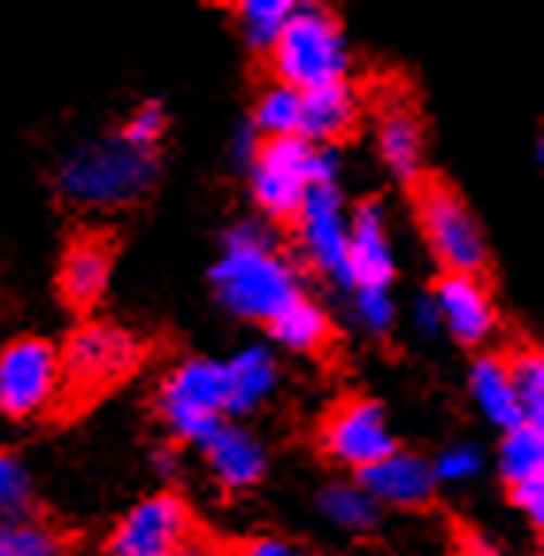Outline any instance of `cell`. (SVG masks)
Here are the masks:
<instances>
[{"instance_id":"6da1fadb","label":"cell","mask_w":544,"mask_h":556,"mask_svg":"<svg viewBox=\"0 0 544 556\" xmlns=\"http://www.w3.org/2000/svg\"><path fill=\"white\" fill-rule=\"evenodd\" d=\"M212 288L223 307L245 323H273L303 295L300 269L257 223L227 230L219 262L212 265Z\"/></svg>"},{"instance_id":"7a4b0ae2","label":"cell","mask_w":544,"mask_h":556,"mask_svg":"<svg viewBox=\"0 0 544 556\" xmlns=\"http://www.w3.org/2000/svg\"><path fill=\"white\" fill-rule=\"evenodd\" d=\"M157 180V157L115 139H97L69 150V157L58 169V192L74 207L107 212V207L135 204L147 197Z\"/></svg>"},{"instance_id":"3957f363","label":"cell","mask_w":544,"mask_h":556,"mask_svg":"<svg viewBox=\"0 0 544 556\" xmlns=\"http://www.w3.org/2000/svg\"><path fill=\"white\" fill-rule=\"evenodd\" d=\"M268 58H273L277 85H288L295 92L345 85V74L353 66V50L342 31V20L326 9H292Z\"/></svg>"},{"instance_id":"277c9868","label":"cell","mask_w":544,"mask_h":556,"mask_svg":"<svg viewBox=\"0 0 544 556\" xmlns=\"http://www.w3.org/2000/svg\"><path fill=\"white\" fill-rule=\"evenodd\" d=\"M315 185H338V154L307 139H261L250 157L253 200L273 219H295Z\"/></svg>"},{"instance_id":"5b68a950","label":"cell","mask_w":544,"mask_h":556,"mask_svg":"<svg viewBox=\"0 0 544 556\" xmlns=\"http://www.w3.org/2000/svg\"><path fill=\"white\" fill-rule=\"evenodd\" d=\"M418 227L430 254L448 277H480L488 269V238L464 197L445 180H426L418 189Z\"/></svg>"},{"instance_id":"8992f818","label":"cell","mask_w":544,"mask_h":556,"mask_svg":"<svg viewBox=\"0 0 544 556\" xmlns=\"http://www.w3.org/2000/svg\"><path fill=\"white\" fill-rule=\"evenodd\" d=\"M157 418L165 422L177 442L200 445L212 434L215 426H223V377L219 361L212 357H185L162 377L154 392Z\"/></svg>"},{"instance_id":"52a82bcc","label":"cell","mask_w":544,"mask_h":556,"mask_svg":"<svg viewBox=\"0 0 544 556\" xmlns=\"http://www.w3.org/2000/svg\"><path fill=\"white\" fill-rule=\"evenodd\" d=\"M58 357H62V395L85 400L127 377L139 365L142 345L115 323H85L69 334L65 350H58Z\"/></svg>"},{"instance_id":"ba28073f","label":"cell","mask_w":544,"mask_h":556,"mask_svg":"<svg viewBox=\"0 0 544 556\" xmlns=\"http://www.w3.org/2000/svg\"><path fill=\"white\" fill-rule=\"evenodd\" d=\"M62 400V357L47 338H12L0 350V415L27 422Z\"/></svg>"},{"instance_id":"9c48e42d","label":"cell","mask_w":544,"mask_h":556,"mask_svg":"<svg viewBox=\"0 0 544 556\" xmlns=\"http://www.w3.org/2000/svg\"><path fill=\"white\" fill-rule=\"evenodd\" d=\"M318 442H322V453L333 465L350 468V472H365L376 460L398 450L395 430H391L383 407L376 400H365V395H350V400L333 403L322 418Z\"/></svg>"},{"instance_id":"30bf717a","label":"cell","mask_w":544,"mask_h":556,"mask_svg":"<svg viewBox=\"0 0 544 556\" xmlns=\"http://www.w3.org/2000/svg\"><path fill=\"white\" fill-rule=\"evenodd\" d=\"M192 545V510L173 491L139 500L107 533V556H180Z\"/></svg>"},{"instance_id":"8fae6325","label":"cell","mask_w":544,"mask_h":556,"mask_svg":"<svg viewBox=\"0 0 544 556\" xmlns=\"http://www.w3.org/2000/svg\"><path fill=\"white\" fill-rule=\"evenodd\" d=\"M300 250L318 273L345 285V242H350V212L338 185H315L295 212Z\"/></svg>"},{"instance_id":"7c38bea8","label":"cell","mask_w":544,"mask_h":556,"mask_svg":"<svg viewBox=\"0 0 544 556\" xmlns=\"http://www.w3.org/2000/svg\"><path fill=\"white\" fill-rule=\"evenodd\" d=\"M438 327H445L460 345H483L498 330V307L480 277H441L430 295Z\"/></svg>"},{"instance_id":"4fadbf2b","label":"cell","mask_w":544,"mask_h":556,"mask_svg":"<svg viewBox=\"0 0 544 556\" xmlns=\"http://www.w3.org/2000/svg\"><path fill=\"white\" fill-rule=\"evenodd\" d=\"M395 277V245H391L388 215L376 200L353 207L350 242H345V285L388 288Z\"/></svg>"},{"instance_id":"5bb4252c","label":"cell","mask_w":544,"mask_h":556,"mask_svg":"<svg viewBox=\"0 0 544 556\" xmlns=\"http://www.w3.org/2000/svg\"><path fill=\"white\" fill-rule=\"evenodd\" d=\"M203 460H207V472L230 495H242V491L257 488L268 472V450L253 430L238 422L215 426L212 434L200 442Z\"/></svg>"},{"instance_id":"9a60e30c","label":"cell","mask_w":544,"mask_h":556,"mask_svg":"<svg viewBox=\"0 0 544 556\" xmlns=\"http://www.w3.org/2000/svg\"><path fill=\"white\" fill-rule=\"evenodd\" d=\"M357 483L372 495L376 507H426L438 491V480H433V465L426 457L410 450H395L383 460H376L372 468L357 472Z\"/></svg>"},{"instance_id":"2e32d148","label":"cell","mask_w":544,"mask_h":556,"mask_svg":"<svg viewBox=\"0 0 544 556\" xmlns=\"http://www.w3.org/2000/svg\"><path fill=\"white\" fill-rule=\"evenodd\" d=\"M223 377V410L227 415H253L265 407L280 388V365L273 350L265 345H245L230 353V361H219Z\"/></svg>"},{"instance_id":"e0dca14e","label":"cell","mask_w":544,"mask_h":556,"mask_svg":"<svg viewBox=\"0 0 544 556\" xmlns=\"http://www.w3.org/2000/svg\"><path fill=\"white\" fill-rule=\"evenodd\" d=\"M107 280H112V245L97 235H85L69 242L58 265V288L69 307H92L104 295Z\"/></svg>"},{"instance_id":"ac0fdd59","label":"cell","mask_w":544,"mask_h":556,"mask_svg":"<svg viewBox=\"0 0 544 556\" xmlns=\"http://www.w3.org/2000/svg\"><path fill=\"white\" fill-rule=\"evenodd\" d=\"M468 392H471V403L480 407V415L488 418L491 426H498L503 434L526 422L518 407V392H514V380H510V365H506V357H498V353H483V357L471 361Z\"/></svg>"},{"instance_id":"d6986e66","label":"cell","mask_w":544,"mask_h":556,"mask_svg":"<svg viewBox=\"0 0 544 556\" xmlns=\"http://www.w3.org/2000/svg\"><path fill=\"white\" fill-rule=\"evenodd\" d=\"M376 147L380 157L398 180H422L426 165V131L422 119H418L410 108H388L380 115V127H376Z\"/></svg>"},{"instance_id":"ffe728a7","label":"cell","mask_w":544,"mask_h":556,"mask_svg":"<svg viewBox=\"0 0 544 556\" xmlns=\"http://www.w3.org/2000/svg\"><path fill=\"white\" fill-rule=\"evenodd\" d=\"M357 119V100L350 85H330V89L303 92V115H300V139L311 147H330L342 139Z\"/></svg>"},{"instance_id":"44dd1931","label":"cell","mask_w":544,"mask_h":556,"mask_svg":"<svg viewBox=\"0 0 544 556\" xmlns=\"http://www.w3.org/2000/svg\"><path fill=\"white\" fill-rule=\"evenodd\" d=\"M268 330H273V338H277L284 350H292V353H318L326 342H330V330L333 327H330V315H326L315 300L300 295V300L288 303L284 312L268 323Z\"/></svg>"},{"instance_id":"7402d4cb","label":"cell","mask_w":544,"mask_h":556,"mask_svg":"<svg viewBox=\"0 0 544 556\" xmlns=\"http://www.w3.org/2000/svg\"><path fill=\"white\" fill-rule=\"evenodd\" d=\"M498 472L510 483H526V480H541L544 476V430L536 426H514L503 434L498 445Z\"/></svg>"},{"instance_id":"603a6c76","label":"cell","mask_w":544,"mask_h":556,"mask_svg":"<svg viewBox=\"0 0 544 556\" xmlns=\"http://www.w3.org/2000/svg\"><path fill=\"white\" fill-rule=\"evenodd\" d=\"M300 115H303V92L288 89V85H268L253 104L250 131L261 139H292L300 135Z\"/></svg>"},{"instance_id":"cb8c5ba5","label":"cell","mask_w":544,"mask_h":556,"mask_svg":"<svg viewBox=\"0 0 544 556\" xmlns=\"http://www.w3.org/2000/svg\"><path fill=\"white\" fill-rule=\"evenodd\" d=\"M318 510H322L338 530H350V533L372 530L376 515H380V507L372 503V495H368L357 480L353 483L342 480V483L322 488V495H318Z\"/></svg>"},{"instance_id":"d4e9b609","label":"cell","mask_w":544,"mask_h":556,"mask_svg":"<svg viewBox=\"0 0 544 556\" xmlns=\"http://www.w3.org/2000/svg\"><path fill=\"white\" fill-rule=\"evenodd\" d=\"M506 365H510V380L514 392H518V407L526 426L544 430V357L536 350H521Z\"/></svg>"},{"instance_id":"484cf974","label":"cell","mask_w":544,"mask_h":556,"mask_svg":"<svg viewBox=\"0 0 544 556\" xmlns=\"http://www.w3.org/2000/svg\"><path fill=\"white\" fill-rule=\"evenodd\" d=\"M0 556H65V541L35 518H0Z\"/></svg>"},{"instance_id":"4316f807","label":"cell","mask_w":544,"mask_h":556,"mask_svg":"<svg viewBox=\"0 0 544 556\" xmlns=\"http://www.w3.org/2000/svg\"><path fill=\"white\" fill-rule=\"evenodd\" d=\"M292 9L295 4H288V0H245V4H238V31L253 50H273Z\"/></svg>"},{"instance_id":"83f0119b","label":"cell","mask_w":544,"mask_h":556,"mask_svg":"<svg viewBox=\"0 0 544 556\" xmlns=\"http://www.w3.org/2000/svg\"><path fill=\"white\" fill-rule=\"evenodd\" d=\"M31 510V476L24 460L0 450V518H27Z\"/></svg>"},{"instance_id":"f1b7e54d","label":"cell","mask_w":544,"mask_h":556,"mask_svg":"<svg viewBox=\"0 0 544 556\" xmlns=\"http://www.w3.org/2000/svg\"><path fill=\"white\" fill-rule=\"evenodd\" d=\"M433 465V480H445V483H468V480H476L480 476V468H483V457H480V450L476 445H468V442H456V445H448V450H441L438 453V460H430Z\"/></svg>"},{"instance_id":"f546056e","label":"cell","mask_w":544,"mask_h":556,"mask_svg":"<svg viewBox=\"0 0 544 556\" xmlns=\"http://www.w3.org/2000/svg\"><path fill=\"white\" fill-rule=\"evenodd\" d=\"M353 312H357L360 327L372 330V334H388L395 327V300H391L388 288H357Z\"/></svg>"},{"instance_id":"4dcf8cb0","label":"cell","mask_w":544,"mask_h":556,"mask_svg":"<svg viewBox=\"0 0 544 556\" xmlns=\"http://www.w3.org/2000/svg\"><path fill=\"white\" fill-rule=\"evenodd\" d=\"M165 127H169V119H165L162 104H142L139 112H135V115L127 119V127H123L119 139H123V142H130V147L150 150V154H154V147L162 142Z\"/></svg>"},{"instance_id":"1f68e13d","label":"cell","mask_w":544,"mask_h":556,"mask_svg":"<svg viewBox=\"0 0 544 556\" xmlns=\"http://www.w3.org/2000/svg\"><path fill=\"white\" fill-rule=\"evenodd\" d=\"M510 503L529 518V522L541 526L544 522V476H541V480L514 483V488H510Z\"/></svg>"},{"instance_id":"d6a6232c","label":"cell","mask_w":544,"mask_h":556,"mask_svg":"<svg viewBox=\"0 0 544 556\" xmlns=\"http://www.w3.org/2000/svg\"><path fill=\"white\" fill-rule=\"evenodd\" d=\"M235 556H307L300 545L292 541H280V538H250L245 545H238Z\"/></svg>"},{"instance_id":"836d02e7","label":"cell","mask_w":544,"mask_h":556,"mask_svg":"<svg viewBox=\"0 0 544 556\" xmlns=\"http://www.w3.org/2000/svg\"><path fill=\"white\" fill-rule=\"evenodd\" d=\"M456 556H498V553L488 545V541H480V538H464V545H460V553H456Z\"/></svg>"},{"instance_id":"e575fe53","label":"cell","mask_w":544,"mask_h":556,"mask_svg":"<svg viewBox=\"0 0 544 556\" xmlns=\"http://www.w3.org/2000/svg\"><path fill=\"white\" fill-rule=\"evenodd\" d=\"M418 319H422L418 327H422L426 334H430V330H438V312H433V303H430V300L418 303Z\"/></svg>"},{"instance_id":"d590c367","label":"cell","mask_w":544,"mask_h":556,"mask_svg":"<svg viewBox=\"0 0 544 556\" xmlns=\"http://www.w3.org/2000/svg\"><path fill=\"white\" fill-rule=\"evenodd\" d=\"M154 468L162 476H173L177 472V457H173V453H154Z\"/></svg>"},{"instance_id":"8d00e7d4","label":"cell","mask_w":544,"mask_h":556,"mask_svg":"<svg viewBox=\"0 0 544 556\" xmlns=\"http://www.w3.org/2000/svg\"><path fill=\"white\" fill-rule=\"evenodd\" d=\"M180 556H223V553H219V548H215V545H203V541H200V545H195V541H192V545H188Z\"/></svg>"}]
</instances>
